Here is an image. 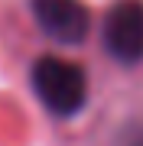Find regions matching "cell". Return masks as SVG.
I'll return each mask as SVG.
<instances>
[{
  "label": "cell",
  "mask_w": 143,
  "mask_h": 146,
  "mask_svg": "<svg viewBox=\"0 0 143 146\" xmlns=\"http://www.w3.org/2000/svg\"><path fill=\"white\" fill-rule=\"evenodd\" d=\"M29 84L43 107L55 117H75L88 104V75L78 62L62 55H43L33 62Z\"/></svg>",
  "instance_id": "cell-1"
},
{
  "label": "cell",
  "mask_w": 143,
  "mask_h": 146,
  "mask_svg": "<svg viewBox=\"0 0 143 146\" xmlns=\"http://www.w3.org/2000/svg\"><path fill=\"white\" fill-rule=\"evenodd\" d=\"M104 52L120 65L143 62V0H117L104 13Z\"/></svg>",
  "instance_id": "cell-2"
},
{
  "label": "cell",
  "mask_w": 143,
  "mask_h": 146,
  "mask_svg": "<svg viewBox=\"0 0 143 146\" xmlns=\"http://www.w3.org/2000/svg\"><path fill=\"white\" fill-rule=\"evenodd\" d=\"M39 29L59 46H81L91 29V13L81 0H29Z\"/></svg>",
  "instance_id": "cell-3"
},
{
  "label": "cell",
  "mask_w": 143,
  "mask_h": 146,
  "mask_svg": "<svg viewBox=\"0 0 143 146\" xmlns=\"http://www.w3.org/2000/svg\"><path fill=\"white\" fill-rule=\"evenodd\" d=\"M124 146H143V127H133L127 133V140H124Z\"/></svg>",
  "instance_id": "cell-4"
}]
</instances>
